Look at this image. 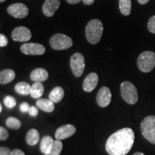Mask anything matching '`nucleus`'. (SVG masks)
Instances as JSON below:
<instances>
[{"label": "nucleus", "instance_id": "1", "mask_svg": "<svg viewBox=\"0 0 155 155\" xmlns=\"http://www.w3.org/2000/svg\"><path fill=\"white\" fill-rule=\"evenodd\" d=\"M135 136L131 128H123L108 137L106 150L109 155H126L132 148Z\"/></svg>", "mask_w": 155, "mask_h": 155}, {"label": "nucleus", "instance_id": "2", "mask_svg": "<svg viewBox=\"0 0 155 155\" xmlns=\"http://www.w3.org/2000/svg\"><path fill=\"white\" fill-rule=\"evenodd\" d=\"M103 31H104L103 23L98 19H92L87 24L86 27V37L87 40L93 45L98 43L101 39Z\"/></svg>", "mask_w": 155, "mask_h": 155}, {"label": "nucleus", "instance_id": "3", "mask_svg": "<svg viewBox=\"0 0 155 155\" xmlns=\"http://www.w3.org/2000/svg\"><path fill=\"white\" fill-rule=\"evenodd\" d=\"M141 134L147 141L155 144V116H147L140 125Z\"/></svg>", "mask_w": 155, "mask_h": 155}, {"label": "nucleus", "instance_id": "4", "mask_svg": "<svg viewBox=\"0 0 155 155\" xmlns=\"http://www.w3.org/2000/svg\"><path fill=\"white\" fill-rule=\"evenodd\" d=\"M121 97L128 104H137L139 99V95L137 89L132 83L129 81H124L121 85Z\"/></svg>", "mask_w": 155, "mask_h": 155}, {"label": "nucleus", "instance_id": "5", "mask_svg": "<svg viewBox=\"0 0 155 155\" xmlns=\"http://www.w3.org/2000/svg\"><path fill=\"white\" fill-rule=\"evenodd\" d=\"M137 66L141 72H151L155 67V53L152 51L143 52L137 59Z\"/></svg>", "mask_w": 155, "mask_h": 155}, {"label": "nucleus", "instance_id": "6", "mask_svg": "<svg viewBox=\"0 0 155 155\" xmlns=\"http://www.w3.org/2000/svg\"><path fill=\"white\" fill-rule=\"evenodd\" d=\"M50 45L56 50H63L72 47L73 40L70 37L62 33L55 34L50 38Z\"/></svg>", "mask_w": 155, "mask_h": 155}, {"label": "nucleus", "instance_id": "7", "mask_svg": "<svg viewBox=\"0 0 155 155\" xmlns=\"http://www.w3.org/2000/svg\"><path fill=\"white\" fill-rule=\"evenodd\" d=\"M71 68L75 77H81L85 68V59L82 54L75 53L71 56L70 61Z\"/></svg>", "mask_w": 155, "mask_h": 155}, {"label": "nucleus", "instance_id": "8", "mask_svg": "<svg viewBox=\"0 0 155 155\" xmlns=\"http://www.w3.org/2000/svg\"><path fill=\"white\" fill-rule=\"evenodd\" d=\"M7 12L15 18L22 19L29 14L28 7L22 3H15L9 5L7 8Z\"/></svg>", "mask_w": 155, "mask_h": 155}, {"label": "nucleus", "instance_id": "9", "mask_svg": "<svg viewBox=\"0 0 155 155\" xmlns=\"http://www.w3.org/2000/svg\"><path fill=\"white\" fill-rule=\"evenodd\" d=\"M20 50L22 53L29 55H41L45 53V48L39 43L23 44Z\"/></svg>", "mask_w": 155, "mask_h": 155}, {"label": "nucleus", "instance_id": "10", "mask_svg": "<svg viewBox=\"0 0 155 155\" xmlns=\"http://www.w3.org/2000/svg\"><path fill=\"white\" fill-rule=\"evenodd\" d=\"M32 38L30 30L26 27H17L12 32V38L14 41L28 42Z\"/></svg>", "mask_w": 155, "mask_h": 155}, {"label": "nucleus", "instance_id": "11", "mask_svg": "<svg viewBox=\"0 0 155 155\" xmlns=\"http://www.w3.org/2000/svg\"><path fill=\"white\" fill-rule=\"evenodd\" d=\"M111 101V93L110 89L106 86L102 87L98 92L96 101L101 107H106L110 104Z\"/></svg>", "mask_w": 155, "mask_h": 155}, {"label": "nucleus", "instance_id": "12", "mask_svg": "<svg viewBox=\"0 0 155 155\" xmlns=\"http://www.w3.org/2000/svg\"><path fill=\"white\" fill-rule=\"evenodd\" d=\"M75 131H76V129L73 125H63L57 129L55 134V137L58 140H63V139L72 137L75 133Z\"/></svg>", "mask_w": 155, "mask_h": 155}, {"label": "nucleus", "instance_id": "13", "mask_svg": "<svg viewBox=\"0 0 155 155\" xmlns=\"http://www.w3.org/2000/svg\"><path fill=\"white\" fill-rule=\"evenodd\" d=\"M61 5L60 0H45L42 6V12L46 17H51Z\"/></svg>", "mask_w": 155, "mask_h": 155}, {"label": "nucleus", "instance_id": "14", "mask_svg": "<svg viewBox=\"0 0 155 155\" xmlns=\"http://www.w3.org/2000/svg\"><path fill=\"white\" fill-rule=\"evenodd\" d=\"M98 83V76L96 73H91L86 77L83 83V88L86 92L93 91Z\"/></svg>", "mask_w": 155, "mask_h": 155}, {"label": "nucleus", "instance_id": "15", "mask_svg": "<svg viewBox=\"0 0 155 155\" xmlns=\"http://www.w3.org/2000/svg\"><path fill=\"white\" fill-rule=\"evenodd\" d=\"M48 78V73L45 69L36 68L32 71L30 79L35 82H44Z\"/></svg>", "mask_w": 155, "mask_h": 155}, {"label": "nucleus", "instance_id": "16", "mask_svg": "<svg viewBox=\"0 0 155 155\" xmlns=\"http://www.w3.org/2000/svg\"><path fill=\"white\" fill-rule=\"evenodd\" d=\"M36 105L38 108L41 109L45 112L50 113L53 112L55 109V105L54 103L50 99H45V98H39L37 101Z\"/></svg>", "mask_w": 155, "mask_h": 155}, {"label": "nucleus", "instance_id": "17", "mask_svg": "<svg viewBox=\"0 0 155 155\" xmlns=\"http://www.w3.org/2000/svg\"><path fill=\"white\" fill-rule=\"evenodd\" d=\"M54 140L50 136H45L40 141V151L45 155L50 152L53 146Z\"/></svg>", "mask_w": 155, "mask_h": 155}, {"label": "nucleus", "instance_id": "18", "mask_svg": "<svg viewBox=\"0 0 155 155\" xmlns=\"http://www.w3.org/2000/svg\"><path fill=\"white\" fill-rule=\"evenodd\" d=\"M15 73L12 69H5L0 72V83L2 85L8 84L15 79Z\"/></svg>", "mask_w": 155, "mask_h": 155}, {"label": "nucleus", "instance_id": "19", "mask_svg": "<svg viewBox=\"0 0 155 155\" xmlns=\"http://www.w3.org/2000/svg\"><path fill=\"white\" fill-rule=\"evenodd\" d=\"M64 97V90L63 88L57 86L54 88L49 94V99L53 101L54 104H58L61 102Z\"/></svg>", "mask_w": 155, "mask_h": 155}, {"label": "nucleus", "instance_id": "20", "mask_svg": "<svg viewBox=\"0 0 155 155\" xmlns=\"http://www.w3.org/2000/svg\"><path fill=\"white\" fill-rule=\"evenodd\" d=\"M26 141L30 146H35L38 143L40 140V134L38 131L35 129H30L26 134Z\"/></svg>", "mask_w": 155, "mask_h": 155}, {"label": "nucleus", "instance_id": "21", "mask_svg": "<svg viewBox=\"0 0 155 155\" xmlns=\"http://www.w3.org/2000/svg\"><path fill=\"white\" fill-rule=\"evenodd\" d=\"M44 86L41 82H35L32 85L30 96L33 98H40L44 94Z\"/></svg>", "mask_w": 155, "mask_h": 155}, {"label": "nucleus", "instance_id": "22", "mask_svg": "<svg viewBox=\"0 0 155 155\" xmlns=\"http://www.w3.org/2000/svg\"><path fill=\"white\" fill-rule=\"evenodd\" d=\"M31 88H32V86H30L28 83L19 82L17 83L15 89L17 94L22 95V96H28L30 94Z\"/></svg>", "mask_w": 155, "mask_h": 155}, {"label": "nucleus", "instance_id": "23", "mask_svg": "<svg viewBox=\"0 0 155 155\" xmlns=\"http://www.w3.org/2000/svg\"><path fill=\"white\" fill-rule=\"evenodd\" d=\"M119 9L121 13L124 16L131 14V0H119Z\"/></svg>", "mask_w": 155, "mask_h": 155}, {"label": "nucleus", "instance_id": "24", "mask_svg": "<svg viewBox=\"0 0 155 155\" xmlns=\"http://www.w3.org/2000/svg\"><path fill=\"white\" fill-rule=\"evenodd\" d=\"M62 150H63V144L61 140L57 139V140L54 141L53 146L50 152L45 155H61Z\"/></svg>", "mask_w": 155, "mask_h": 155}, {"label": "nucleus", "instance_id": "25", "mask_svg": "<svg viewBox=\"0 0 155 155\" xmlns=\"http://www.w3.org/2000/svg\"><path fill=\"white\" fill-rule=\"evenodd\" d=\"M6 125L12 129H19L22 126L21 121L17 118L9 117L6 121Z\"/></svg>", "mask_w": 155, "mask_h": 155}, {"label": "nucleus", "instance_id": "26", "mask_svg": "<svg viewBox=\"0 0 155 155\" xmlns=\"http://www.w3.org/2000/svg\"><path fill=\"white\" fill-rule=\"evenodd\" d=\"M4 104L8 108H13L15 107L17 101L14 97L11 96H7L4 99Z\"/></svg>", "mask_w": 155, "mask_h": 155}, {"label": "nucleus", "instance_id": "27", "mask_svg": "<svg viewBox=\"0 0 155 155\" xmlns=\"http://www.w3.org/2000/svg\"><path fill=\"white\" fill-rule=\"evenodd\" d=\"M147 28H148L150 32L155 34V15L149 19L148 24H147Z\"/></svg>", "mask_w": 155, "mask_h": 155}, {"label": "nucleus", "instance_id": "28", "mask_svg": "<svg viewBox=\"0 0 155 155\" xmlns=\"http://www.w3.org/2000/svg\"><path fill=\"white\" fill-rule=\"evenodd\" d=\"M9 138V132L3 127H0V139L1 141H5Z\"/></svg>", "mask_w": 155, "mask_h": 155}, {"label": "nucleus", "instance_id": "29", "mask_svg": "<svg viewBox=\"0 0 155 155\" xmlns=\"http://www.w3.org/2000/svg\"><path fill=\"white\" fill-rule=\"evenodd\" d=\"M8 44V39L6 37L5 35L1 34L0 35V46L2 48L5 47Z\"/></svg>", "mask_w": 155, "mask_h": 155}, {"label": "nucleus", "instance_id": "30", "mask_svg": "<svg viewBox=\"0 0 155 155\" xmlns=\"http://www.w3.org/2000/svg\"><path fill=\"white\" fill-rule=\"evenodd\" d=\"M30 106L28 103L26 102H23L22 104H20V106H19V109H20V111L22 112V113H26V112H28L29 109H30Z\"/></svg>", "mask_w": 155, "mask_h": 155}, {"label": "nucleus", "instance_id": "31", "mask_svg": "<svg viewBox=\"0 0 155 155\" xmlns=\"http://www.w3.org/2000/svg\"><path fill=\"white\" fill-rule=\"evenodd\" d=\"M12 151L10 149L6 147H1L0 148V155H11Z\"/></svg>", "mask_w": 155, "mask_h": 155}, {"label": "nucleus", "instance_id": "32", "mask_svg": "<svg viewBox=\"0 0 155 155\" xmlns=\"http://www.w3.org/2000/svg\"><path fill=\"white\" fill-rule=\"evenodd\" d=\"M28 113L30 116H36L38 114V109L35 107V106H30V109H29L28 111Z\"/></svg>", "mask_w": 155, "mask_h": 155}, {"label": "nucleus", "instance_id": "33", "mask_svg": "<svg viewBox=\"0 0 155 155\" xmlns=\"http://www.w3.org/2000/svg\"><path fill=\"white\" fill-rule=\"evenodd\" d=\"M11 155H25V154L22 150H19V149H15V150L12 151Z\"/></svg>", "mask_w": 155, "mask_h": 155}, {"label": "nucleus", "instance_id": "34", "mask_svg": "<svg viewBox=\"0 0 155 155\" xmlns=\"http://www.w3.org/2000/svg\"><path fill=\"white\" fill-rule=\"evenodd\" d=\"M82 0H66V2L68 4H71V5H75V4H78Z\"/></svg>", "mask_w": 155, "mask_h": 155}, {"label": "nucleus", "instance_id": "35", "mask_svg": "<svg viewBox=\"0 0 155 155\" xmlns=\"http://www.w3.org/2000/svg\"><path fill=\"white\" fill-rule=\"evenodd\" d=\"M83 3L86 5H91L94 2L95 0H82Z\"/></svg>", "mask_w": 155, "mask_h": 155}, {"label": "nucleus", "instance_id": "36", "mask_svg": "<svg viewBox=\"0 0 155 155\" xmlns=\"http://www.w3.org/2000/svg\"><path fill=\"white\" fill-rule=\"evenodd\" d=\"M137 1H138V2L139 4H141V5H146L147 3L149 2L150 0H137Z\"/></svg>", "mask_w": 155, "mask_h": 155}, {"label": "nucleus", "instance_id": "37", "mask_svg": "<svg viewBox=\"0 0 155 155\" xmlns=\"http://www.w3.org/2000/svg\"><path fill=\"white\" fill-rule=\"evenodd\" d=\"M133 155H145V154H144V153H142V152H136Z\"/></svg>", "mask_w": 155, "mask_h": 155}, {"label": "nucleus", "instance_id": "38", "mask_svg": "<svg viewBox=\"0 0 155 155\" xmlns=\"http://www.w3.org/2000/svg\"><path fill=\"white\" fill-rule=\"evenodd\" d=\"M2 104L0 105V111L2 112Z\"/></svg>", "mask_w": 155, "mask_h": 155}, {"label": "nucleus", "instance_id": "39", "mask_svg": "<svg viewBox=\"0 0 155 155\" xmlns=\"http://www.w3.org/2000/svg\"><path fill=\"white\" fill-rule=\"evenodd\" d=\"M5 1H6V0H0V2H1V3H3V2H5Z\"/></svg>", "mask_w": 155, "mask_h": 155}]
</instances>
